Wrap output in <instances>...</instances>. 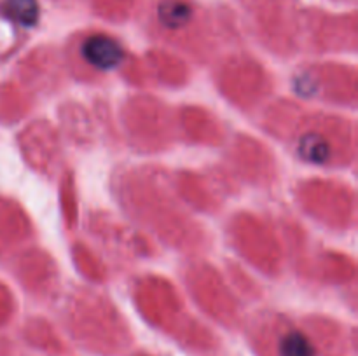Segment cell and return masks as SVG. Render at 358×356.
<instances>
[{
	"instance_id": "obj_1",
	"label": "cell",
	"mask_w": 358,
	"mask_h": 356,
	"mask_svg": "<svg viewBox=\"0 0 358 356\" xmlns=\"http://www.w3.org/2000/svg\"><path fill=\"white\" fill-rule=\"evenodd\" d=\"M83 56L90 65L101 70H110L122 61V47L114 38L94 35L83 44Z\"/></svg>"
},
{
	"instance_id": "obj_2",
	"label": "cell",
	"mask_w": 358,
	"mask_h": 356,
	"mask_svg": "<svg viewBox=\"0 0 358 356\" xmlns=\"http://www.w3.org/2000/svg\"><path fill=\"white\" fill-rule=\"evenodd\" d=\"M280 356H315V349L306 335L301 332H289L278 344Z\"/></svg>"
},
{
	"instance_id": "obj_3",
	"label": "cell",
	"mask_w": 358,
	"mask_h": 356,
	"mask_svg": "<svg viewBox=\"0 0 358 356\" xmlns=\"http://www.w3.org/2000/svg\"><path fill=\"white\" fill-rule=\"evenodd\" d=\"M3 9L7 16L27 27H31L38 17L37 0H6Z\"/></svg>"
},
{
	"instance_id": "obj_4",
	"label": "cell",
	"mask_w": 358,
	"mask_h": 356,
	"mask_svg": "<svg viewBox=\"0 0 358 356\" xmlns=\"http://www.w3.org/2000/svg\"><path fill=\"white\" fill-rule=\"evenodd\" d=\"M189 13H191V9L182 2H168L161 6V20L171 23V27L187 20Z\"/></svg>"
}]
</instances>
